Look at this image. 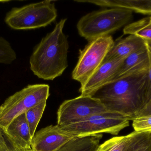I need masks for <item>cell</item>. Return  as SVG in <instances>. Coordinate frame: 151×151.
<instances>
[{
  "label": "cell",
  "instance_id": "cell-3",
  "mask_svg": "<svg viewBox=\"0 0 151 151\" xmlns=\"http://www.w3.org/2000/svg\"><path fill=\"white\" fill-rule=\"evenodd\" d=\"M133 12L121 8L95 11L82 17L77 24L79 35L90 41L110 35L127 25L132 19Z\"/></svg>",
  "mask_w": 151,
  "mask_h": 151
},
{
  "label": "cell",
  "instance_id": "cell-22",
  "mask_svg": "<svg viewBox=\"0 0 151 151\" xmlns=\"http://www.w3.org/2000/svg\"><path fill=\"white\" fill-rule=\"evenodd\" d=\"M0 129L3 135L4 140L6 142V145H7L6 151H34L32 150V148L24 149L18 146L13 142L11 138L6 134V132L3 129L0 127Z\"/></svg>",
  "mask_w": 151,
  "mask_h": 151
},
{
  "label": "cell",
  "instance_id": "cell-13",
  "mask_svg": "<svg viewBox=\"0 0 151 151\" xmlns=\"http://www.w3.org/2000/svg\"><path fill=\"white\" fill-rule=\"evenodd\" d=\"M3 129L18 146L31 148L32 138L25 113L16 118L6 129Z\"/></svg>",
  "mask_w": 151,
  "mask_h": 151
},
{
  "label": "cell",
  "instance_id": "cell-15",
  "mask_svg": "<svg viewBox=\"0 0 151 151\" xmlns=\"http://www.w3.org/2000/svg\"><path fill=\"white\" fill-rule=\"evenodd\" d=\"M103 134L76 137L58 151H96L99 145Z\"/></svg>",
  "mask_w": 151,
  "mask_h": 151
},
{
  "label": "cell",
  "instance_id": "cell-2",
  "mask_svg": "<svg viewBox=\"0 0 151 151\" xmlns=\"http://www.w3.org/2000/svg\"><path fill=\"white\" fill-rule=\"evenodd\" d=\"M66 20L63 19L57 23L53 31L35 47L30 57V69L40 79L53 80L68 67L69 43L63 33Z\"/></svg>",
  "mask_w": 151,
  "mask_h": 151
},
{
  "label": "cell",
  "instance_id": "cell-11",
  "mask_svg": "<svg viewBox=\"0 0 151 151\" xmlns=\"http://www.w3.org/2000/svg\"><path fill=\"white\" fill-rule=\"evenodd\" d=\"M149 66L150 56L147 48L135 52L125 58L110 82L134 74L148 71Z\"/></svg>",
  "mask_w": 151,
  "mask_h": 151
},
{
  "label": "cell",
  "instance_id": "cell-12",
  "mask_svg": "<svg viewBox=\"0 0 151 151\" xmlns=\"http://www.w3.org/2000/svg\"><path fill=\"white\" fill-rule=\"evenodd\" d=\"M146 48L147 46L144 40L136 35H130L124 39L114 42L112 48L104 61L125 59L129 55Z\"/></svg>",
  "mask_w": 151,
  "mask_h": 151
},
{
  "label": "cell",
  "instance_id": "cell-23",
  "mask_svg": "<svg viewBox=\"0 0 151 151\" xmlns=\"http://www.w3.org/2000/svg\"><path fill=\"white\" fill-rule=\"evenodd\" d=\"M148 51H149V56H150V66H149V70L148 71L147 84H146L145 103L144 106L147 103H149L151 99V52L149 50H148Z\"/></svg>",
  "mask_w": 151,
  "mask_h": 151
},
{
  "label": "cell",
  "instance_id": "cell-1",
  "mask_svg": "<svg viewBox=\"0 0 151 151\" xmlns=\"http://www.w3.org/2000/svg\"><path fill=\"white\" fill-rule=\"evenodd\" d=\"M148 71L108 82L91 97L99 100L107 111L133 120L144 105Z\"/></svg>",
  "mask_w": 151,
  "mask_h": 151
},
{
  "label": "cell",
  "instance_id": "cell-10",
  "mask_svg": "<svg viewBox=\"0 0 151 151\" xmlns=\"http://www.w3.org/2000/svg\"><path fill=\"white\" fill-rule=\"evenodd\" d=\"M124 59H119L104 61L86 82L81 86L79 91L81 95L91 97L99 88L110 82Z\"/></svg>",
  "mask_w": 151,
  "mask_h": 151
},
{
  "label": "cell",
  "instance_id": "cell-18",
  "mask_svg": "<svg viewBox=\"0 0 151 151\" xmlns=\"http://www.w3.org/2000/svg\"><path fill=\"white\" fill-rule=\"evenodd\" d=\"M47 105V101H44L25 112L26 118L30 129L31 137L32 138L35 133L37 126L42 117Z\"/></svg>",
  "mask_w": 151,
  "mask_h": 151
},
{
  "label": "cell",
  "instance_id": "cell-16",
  "mask_svg": "<svg viewBox=\"0 0 151 151\" xmlns=\"http://www.w3.org/2000/svg\"><path fill=\"white\" fill-rule=\"evenodd\" d=\"M123 32L124 35H136L145 40H151V16L127 25Z\"/></svg>",
  "mask_w": 151,
  "mask_h": 151
},
{
  "label": "cell",
  "instance_id": "cell-19",
  "mask_svg": "<svg viewBox=\"0 0 151 151\" xmlns=\"http://www.w3.org/2000/svg\"><path fill=\"white\" fill-rule=\"evenodd\" d=\"M128 135L115 137L99 144L96 151H126Z\"/></svg>",
  "mask_w": 151,
  "mask_h": 151
},
{
  "label": "cell",
  "instance_id": "cell-5",
  "mask_svg": "<svg viewBox=\"0 0 151 151\" xmlns=\"http://www.w3.org/2000/svg\"><path fill=\"white\" fill-rule=\"evenodd\" d=\"M50 96L47 84L29 85L7 98L0 106V127L6 129L13 120Z\"/></svg>",
  "mask_w": 151,
  "mask_h": 151
},
{
  "label": "cell",
  "instance_id": "cell-24",
  "mask_svg": "<svg viewBox=\"0 0 151 151\" xmlns=\"http://www.w3.org/2000/svg\"><path fill=\"white\" fill-rule=\"evenodd\" d=\"M151 115V99L136 115L135 118L140 116Z\"/></svg>",
  "mask_w": 151,
  "mask_h": 151
},
{
  "label": "cell",
  "instance_id": "cell-17",
  "mask_svg": "<svg viewBox=\"0 0 151 151\" xmlns=\"http://www.w3.org/2000/svg\"><path fill=\"white\" fill-rule=\"evenodd\" d=\"M126 151H151V132L134 131L128 134Z\"/></svg>",
  "mask_w": 151,
  "mask_h": 151
},
{
  "label": "cell",
  "instance_id": "cell-14",
  "mask_svg": "<svg viewBox=\"0 0 151 151\" xmlns=\"http://www.w3.org/2000/svg\"><path fill=\"white\" fill-rule=\"evenodd\" d=\"M75 1L89 3L101 7L126 9L133 12L151 15V0H82Z\"/></svg>",
  "mask_w": 151,
  "mask_h": 151
},
{
  "label": "cell",
  "instance_id": "cell-20",
  "mask_svg": "<svg viewBox=\"0 0 151 151\" xmlns=\"http://www.w3.org/2000/svg\"><path fill=\"white\" fill-rule=\"evenodd\" d=\"M17 59V55L10 43L0 37V64H11Z\"/></svg>",
  "mask_w": 151,
  "mask_h": 151
},
{
  "label": "cell",
  "instance_id": "cell-25",
  "mask_svg": "<svg viewBox=\"0 0 151 151\" xmlns=\"http://www.w3.org/2000/svg\"><path fill=\"white\" fill-rule=\"evenodd\" d=\"M7 145L3 135L0 129V151H6Z\"/></svg>",
  "mask_w": 151,
  "mask_h": 151
},
{
  "label": "cell",
  "instance_id": "cell-26",
  "mask_svg": "<svg viewBox=\"0 0 151 151\" xmlns=\"http://www.w3.org/2000/svg\"><path fill=\"white\" fill-rule=\"evenodd\" d=\"M145 41L147 48L151 52V40H145Z\"/></svg>",
  "mask_w": 151,
  "mask_h": 151
},
{
  "label": "cell",
  "instance_id": "cell-6",
  "mask_svg": "<svg viewBox=\"0 0 151 151\" xmlns=\"http://www.w3.org/2000/svg\"><path fill=\"white\" fill-rule=\"evenodd\" d=\"M129 121L128 118L121 114L106 111L93 114L76 123L60 126L77 137L103 133L118 135L121 130L129 126Z\"/></svg>",
  "mask_w": 151,
  "mask_h": 151
},
{
  "label": "cell",
  "instance_id": "cell-9",
  "mask_svg": "<svg viewBox=\"0 0 151 151\" xmlns=\"http://www.w3.org/2000/svg\"><path fill=\"white\" fill-rule=\"evenodd\" d=\"M76 137L58 125H50L35 133L31 147L34 151H58Z\"/></svg>",
  "mask_w": 151,
  "mask_h": 151
},
{
  "label": "cell",
  "instance_id": "cell-7",
  "mask_svg": "<svg viewBox=\"0 0 151 151\" xmlns=\"http://www.w3.org/2000/svg\"><path fill=\"white\" fill-rule=\"evenodd\" d=\"M80 50L78 62L72 74L73 79L83 86L99 68L114 41L111 35L102 36L88 41Z\"/></svg>",
  "mask_w": 151,
  "mask_h": 151
},
{
  "label": "cell",
  "instance_id": "cell-21",
  "mask_svg": "<svg viewBox=\"0 0 151 151\" xmlns=\"http://www.w3.org/2000/svg\"><path fill=\"white\" fill-rule=\"evenodd\" d=\"M132 121L135 132H151V115L136 117Z\"/></svg>",
  "mask_w": 151,
  "mask_h": 151
},
{
  "label": "cell",
  "instance_id": "cell-8",
  "mask_svg": "<svg viewBox=\"0 0 151 151\" xmlns=\"http://www.w3.org/2000/svg\"><path fill=\"white\" fill-rule=\"evenodd\" d=\"M106 111H108L99 100L81 95L62 103L57 112V125L67 126Z\"/></svg>",
  "mask_w": 151,
  "mask_h": 151
},
{
  "label": "cell",
  "instance_id": "cell-4",
  "mask_svg": "<svg viewBox=\"0 0 151 151\" xmlns=\"http://www.w3.org/2000/svg\"><path fill=\"white\" fill-rule=\"evenodd\" d=\"M57 16L54 2L45 1L12 8L6 14L5 21L13 29L29 30L45 27L54 22Z\"/></svg>",
  "mask_w": 151,
  "mask_h": 151
}]
</instances>
